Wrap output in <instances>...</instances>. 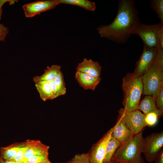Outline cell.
Here are the masks:
<instances>
[{
    "label": "cell",
    "mask_w": 163,
    "mask_h": 163,
    "mask_svg": "<svg viewBox=\"0 0 163 163\" xmlns=\"http://www.w3.org/2000/svg\"><path fill=\"white\" fill-rule=\"evenodd\" d=\"M118 5L117 14L113 22L108 25H101L97 30L101 37L124 43L140 22L133 0H120Z\"/></svg>",
    "instance_id": "obj_1"
},
{
    "label": "cell",
    "mask_w": 163,
    "mask_h": 163,
    "mask_svg": "<svg viewBox=\"0 0 163 163\" xmlns=\"http://www.w3.org/2000/svg\"><path fill=\"white\" fill-rule=\"evenodd\" d=\"M144 140L143 130L133 135L126 142L120 145L111 159L126 163H143L141 154Z\"/></svg>",
    "instance_id": "obj_2"
},
{
    "label": "cell",
    "mask_w": 163,
    "mask_h": 163,
    "mask_svg": "<svg viewBox=\"0 0 163 163\" xmlns=\"http://www.w3.org/2000/svg\"><path fill=\"white\" fill-rule=\"evenodd\" d=\"M122 88L123 108L129 111L138 109L143 91L142 78L134 72L127 73L123 78Z\"/></svg>",
    "instance_id": "obj_3"
},
{
    "label": "cell",
    "mask_w": 163,
    "mask_h": 163,
    "mask_svg": "<svg viewBox=\"0 0 163 163\" xmlns=\"http://www.w3.org/2000/svg\"><path fill=\"white\" fill-rule=\"evenodd\" d=\"M142 93L145 95L155 94L163 85V55L156 54L152 64L142 78Z\"/></svg>",
    "instance_id": "obj_4"
},
{
    "label": "cell",
    "mask_w": 163,
    "mask_h": 163,
    "mask_svg": "<svg viewBox=\"0 0 163 163\" xmlns=\"http://www.w3.org/2000/svg\"><path fill=\"white\" fill-rule=\"evenodd\" d=\"M163 28V23L148 25L140 22L135 28L132 35L139 36L144 43V45L152 48L159 46L158 36Z\"/></svg>",
    "instance_id": "obj_5"
},
{
    "label": "cell",
    "mask_w": 163,
    "mask_h": 163,
    "mask_svg": "<svg viewBox=\"0 0 163 163\" xmlns=\"http://www.w3.org/2000/svg\"><path fill=\"white\" fill-rule=\"evenodd\" d=\"M119 118L126 125L133 135L143 130L146 126L145 115L138 109L129 111L121 108L118 111Z\"/></svg>",
    "instance_id": "obj_6"
},
{
    "label": "cell",
    "mask_w": 163,
    "mask_h": 163,
    "mask_svg": "<svg viewBox=\"0 0 163 163\" xmlns=\"http://www.w3.org/2000/svg\"><path fill=\"white\" fill-rule=\"evenodd\" d=\"M163 146V132L153 133L144 138L143 152L146 160L149 162L154 160Z\"/></svg>",
    "instance_id": "obj_7"
},
{
    "label": "cell",
    "mask_w": 163,
    "mask_h": 163,
    "mask_svg": "<svg viewBox=\"0 0 163 163\" xmlns=\"http://www.w3.org/2000/svg\"><path fill=\"white\" fill-rule=\"evenodd\" d=\"M113 127L108 130L97 143L92 146L87 153L91 163H104L106 147L111 137Z\"/></svg>",
    "instance_id": "obj_8"
},
{
    "label": "cell",
    "mask_w": 163,
    "mask_h": 163,
    "mask_svg": "<svg viewBox=\"0 0 163 163\" xmlns=\"http://www.w3.org/2000/svg\"><path fill=\"white\" fill-rule=\"evenodd\" d=\"M58 4V0L38 1L26 4L22 8L25 16L31 18L53 9Z\"/></svg>",
    "instance_id": "obj_9"
},
{
    "label": "cell",
    "mask_w": 163,
    "mask_h": 163,
    "mask_svg": "<svg viewBox=\"0 0 163 163\" xmlns=\"http://www.w3.org/2000/svg\"><path fill=\"white\" fill-rule=\"evenodd\" d=\"M158 47H149L144 45L142 52L136 62L134 73L142 78L153 62Z\"/></svg>",
    "instance_id": "obj_10"
},
{
    "label": "cell",
    "mask_w": 163,
    "mask_h": 163,
    "mask_svg": "<svg viewBox=\"0 0 163 163\" xmlns=\"http://www.w3.org/2000/svg\"><path fill=\"white\" fill-rule=\"evenodd\" d=\"M76 69L77 72L99 78L101 75V67L98 62L85 58L82 62L78 64Z\"/></svg>",
    "instance_id": "obj_11"
},
{
    "label": "cell",
    "mask_w": 163,
    "mask_h": 163,
    "mask_svg": "<svg viewBox=\"0 0 163 163\" xmlns=\"http://www.w3.org/2000/svg\"><path fill=\"white\" fill-rule=\"evenodd\" d=\"M133 135L126 125L119 118L113 127L111 136L117 140L121 145L126 142Z\"/></svg>",
    "instance_id": "obj_12"
},
{
    "label": "cell",
    "mask_w": 163,
    "mask_h": 163,
    "mask_svg": "<svg viewBox=\"0 0 163 163\" xmlns=\"http://www.w3.org/2000/svg\"><path fill=\"white\" fill-rule=\"evenodd\" d=\"M28 148L26 151L23 161L29 157L36 155L49 154V147L39 140H27Z\"/></svg>",
    "instance_id": "obj_13"
},
{
    "label": "cell",
    "mask_w": 163,
    "mask_h": 163,
    "mask_svg": "<svg viewBox=\"0 0 163 163\" xmlns=\"http://www.w3.org/2000/svg\"><path fill=\"white\" fill-rule=\"evenodd\" d=\"M75 78L79 86L85 90L94 91L101 81V77L96 78L90 75L76 71Z\"/></svg>",
    "instance_id": "obj_14"
},
{
    "label": "cell",
    "mask_w": 163,
    "mask_h": 163,
    "mask_svg": "<svg viewBox=\"0 0 163 163\" xmlns=\"http://www.w3.org/2000/svg\"><path fill=\"white\" fill-rule=\"evenodd\" d=\"M61 66L53 65L48 66L44 70V72L40 76H37L33 78L35 84L42 82H49L53 80L57 74L61 70Z\"/></svg>",
    "instance_id": "obj_15"
},
{
    "label": "cell",
    "mask_w": 163,
    "mask_h": 163,
    "mask_svg": "<svg viewBox=\"0 0 163 163\" xmlns=\"http://www.w3.org/2000/svg\"><path fill=\"white\" fill-rule=\"evenodd\" d=\"M138 109L142 111L145 115L154 112L157 113L158 117L160 116L155 98L152 95H145L144 98L140 101Z\"/></svg>",
    "instance_id": "obj_16"
},
{
    "label": "cell",
    "mask_w": 163,
    "mask_h": 163,
    "mask_svg": "<svg viewBox=\"0 0 163 163\" xmlns=\"http://www.w3.org/2000/svg\"><path fill=\"white\" fill-rule=\"evenodd\" d=\"M41 99L44 101L53 99V95L49 82H42L35 84Z\"/></svg>",
    "instance_id": "obj_17"
},
{
    "label": "cell",
    "mask_w": 163,
    "mask_h": 163,
    "mask_svg": "<svg viewBox=\"0 0 163 163\" xmlns=\"http://www.w3.org/2000/svg\"><path fill=\"white\" fill-rule=\"evenodd\" d=\"M24 143L12 144L6 147H1L0 156L5 160L12 161L18 151Z\"/></svg>",
    "instance_id": "obj_18"
},
{
    "label": "cell",
    "mask_w": 163,
    "mask_h": 163,
    "mask_svg": "<svg viewBox=\"0 0 163 163\" xmlns=\"http://www.w3.org/2000/svg\"><path fill=\"white\" fill-rule=\"evenodd\" d=\"M58 1L59 4H64L75 5L93 11H95L96 8L94 2L87 0H58Z\"/></svg>",
    "instance_id": "obj_19"
},
{
    "label": "cell",
    "mask_w": 163,
    "mask_h": 163,
    "mask_svg": "<svg viewBox=\"0 0 163 163\" xmlns=\"http://www.w3.org/2000/svg\"><path fill=\"white\" fill-rule=\"evenodd\" d=\"M120 145L117 140L111 136L107 146L104 162H108L111 160L116 151Z\"/></svg>",
    "instance_id": "obj_20"
},
{
    "label": "cell",
    "mask_w": 163,
    "mask_h": 163,
    "mask_svg": "<svg viewBox=\"0 0 163 163\" xmlns=\"http://www.w3.org/2000/svg\"><path fill=\"white\" fill-rule=\"evenodd\" d=\"M58 89L59 96L65 94L66 92L64 75L61 70L53 79Z\"/></svg>",
    "instance_id": "obj_21"
},
{
    "label": "cell",
    "mask_w": 163,
    "mask_h": 163,
    "mask_svg": "<svg viewBox=\"0 0 163 163\" xmlns=\"http://www.w3.org/2000/svg\"><path fill=\"white\" fill-rule=\"evenodd\" d=\"M150 3L151 7L156 12L160 22L163 23V0H151Z\"/></svg>",
    "instance_id": "obj_22"
},
{
    "label": "cell",
    "mask_w": 163,
    "mask_h": 163,
    "mask_svg": "<svg viewBox=\"0 0 163 163\" xmlns=\"http://www.w3.org/2000/svg\"><path fill=\"white\" fill-rule=\"evenodd\" d=\"M155 99V104L160 116L163 113V85L160 87L157 92L152 95Z\"/></svg>",
    "instance_id": "obj_23"
},
{
    "label": "cell",
    "mask_w": 163,
    "mask_h": 163,
    "mask_svg": "<svg viewBox=\"0 0 163 163\" xmlns=\"http://www.w3.org/2000/svg\"><path fill=\"white\" fill-rule=\"evenodd\" d=\"M48 155L49 154H46L31 156L26 161L30 163H50L51 162L49 160Z\"/></svg>",
    "instance_id": "obj_24"
},
{
    "label": "cell",
    "mask_w": 163,
    "mask_h": 163,
    "mask_svg": "<svg viewBox=\"0 0 163 163\" xmlns=\"http://www.w3.org/2000/svg\"><path fill=\"white\" fill-rule=\"evenodd\" d=\"M28 148L27 141L19 149L12 161L21 162L23 161L25 152Z\"/></svg>",
    "instance_id": "obj_25"
},
{
    "label": "cell",
    "mask_w": 163,
    "mask_h": 163,
    "mask_svg": "<svg viewBox=\"0 0 163 163\" xmlns=\"http://www.w3.org/2000/svg\"><path fill=\"white\" fill-rule=\"evenodd\" d=\"M70 162V163H91L87 153L76 155Z\"/></svg>",
    "instance_id": "obj_26"
},
{
    "label": "cell",
    "mask_w": 163,
    "mask_h": 163,
    "mask_svg": "<svg viewBox=\"0 0 163 163\" xmlns=\"http://www.w3.org/2000/svg\"><path fill=\"white\" fill-rule=\"evenodd\" d=\"M158 117V115L154 112L145 115V121L146 126H151L155 125L157 122Z\"/></svg>",
    "instance_id": "obj_27"
},
{
    "label": "cell",
    "mask_w": 163,
    "mask_h": 163,
    "mask_svg": "<svg viewBox=\"0 0 163 163\" xmlns=\"http://www.w3.org/2000/svg\"><path fill=\"white\" fill-rule=\"evenodd\" d=\"M9 32L8 27L0 23V42L5 41L7 35Z\"/></svg>",
    "instance_id": "obj_28"
},
{
    "label": "cell",
    "mask_w": 163,
    "mask_h": 163,
    "mask_svg": "<svg viewBox=\"0 0 163 163\" xmlns=\"http://www.w3.org/2000/svg\"><path fill=\"white\" fill-rule=\"evenodd\" d=\"M49 83L53 94V99H55L59 96L58 89L53 80Z\"/></svg>",
    "instance_id": "obj_29"
},
{
    "label": "cell",
    "mask_w": 163,
    "mask_h": 163,
    "mask_svg": "<svg viewBox=\"0 0 163 163\" xmlns=\"http://www.w3.org/2000/svg\"><path fill=\"white\" fill-rule=\"evenodd\" d=\"M18 1L14 0H0V20L2 14L3 5L6 2H9L10 5L14 4L15 2H17Z\"/></svg>",
    "instance_id": "obj_30"
},
{
    "label": "cell",
    "mask_w": 163,
    "mask_h": 163,
    "mask_svg": "<svg viewBox=\"0 0 163 163\" xmlns=\"http://www.w3.org/2000/svg\"><path fill=\"white\" fill-rule=\"evenodd\" d=\"M155 163H163V149H162L155 158Z\"/></svg>",
    "instance_id": "obj_31"
},
{
    "label": "cell",
    "mask_w": 163,
    "mask_h": 163,
    "mask_svg": "<svg viewBox=\"0 0 163 163\" xmlns=\"http://www.w3.org/2000/svg\"><path fill=\"white\" fill-rule=\"evenodd\" d=\"M13 161L6 160L2 158L0 155V163H12Z\"/></svg>",
    "instance_id": "obj_32"
},
{
    "label": "cell",
    "mask_w": 163,
    "mask_h": 163,
    "mask_svg": "<svg viewBox=\"0 0 163 163\" xmlns=\"http://www.w3.org/2000/svg\"><path fill=\"white\" fill-rule=\"evenodd\" d=\"M104 163H126L123 162L111 159L109 161Z\"/></svg>",
    "instance_id": "obj_33"
},
{
    "label": "cell",
    "mask_w": 163,
    "mask_h": 163,
    "mask_svg": "<svg viewBox=\"0 0 163 163\" xmlns=\"http://www.w3.org/2000/svg\"><path fill=\"white\" fill-rule=\"evenodd\" d=\"M12 163H24V161L21 162H19L13 161Z\"/></svg>",
    "instance_id": "obj_34"
},
{
    "label": "cell",
    "mask_w": 163,
    "mask_h": 163,
    "mask_svg": "<svg viewBox=\"0 0 163 163\" xmlns=\"http://www.w3.org/2000/svg\"><path fill=\"white\" fill-rule=\"evenodd\" d=\"M24 163H30L27 161H24Z\"/></svg>",
    "instance_id": "obj_35"
},
{
    "label": "cell",
    "mask_w": 163,
    "mask_h": 163,
    "mask_svg": "<svg viewBox=\"0 0 163 163\" xmlns=\"http://www.w3.org/2000/svg\"><path fill=\"white\" fill-rule=\"evenodd\" d=\"M69 162V163H70V162Z\"/></svg>",
    "instance_id": "obj_36"
},
{
    "label": "cell",
    "mask_w": 163,
    "mask_h": 163,
    "mask_svg": "<svg viewBox=\"0 0 163 163\" xmlns=\"http://www.w3.org/2000/svg\"><path fill=\"white\" fill-rule=\"evenodd\" d=\"M50 163H52L51 162H50ZM68 163H69V162H68Z\"/></svg>",
    "instance_id": "obj_37"
}]
</instances>
